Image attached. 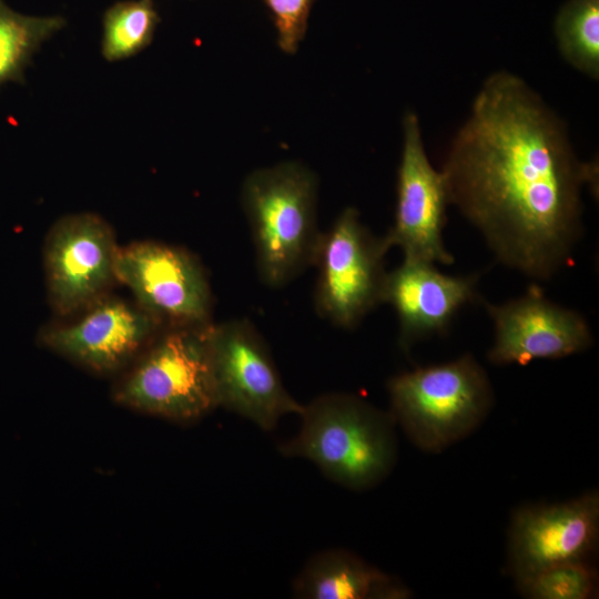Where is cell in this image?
<instances>
[{
    "mask_svg": "<svg viewBox=\"0 0 599 599\" xmlns=\"http://www.w3.org/2000/svg\"><path fill=\"white\" fill-rule=\"evenodd\" d=\"M440 171L449 204L500 263L547 281L571 262L595 164L579 161L565 122L521 78L485 80Z\"/></svg>",
    "mask_w": 599,
    "mask_h": 599,
    "instance_id": "obj_1",
    "label": "cell"
},
{
    "mask_svg": "<svg viewBox=\"0 0 599 599\" xmlns=\"http://www.w3.org/2000/svg\"><path fill=\"white\" fill-rule=\"evenodd\" d=\"M298 433L281 453L314 463L331 480L353 490L372 488L392 471L397 458L395 420L365 399L324 394L304 405Z\"/></svg>",
    "mask_w": 599,
    "mask_h": 599,
    "instance_id": "obj_2",
    "label": "cell"
},
{
    "mask_svg": "<svg viewBox=\"0 0 599 599\" xmlns=\"http://www.w3.org/2000/svg\"><path fill=\"white\" fill-rule=\"evenodd\" d=\"M317 186L316 175L296 162L246 176L242 204L265 285L284 286L314 265L323 235L316 217Z\"/></svg>",
    "mask_w": 599,
    "mask_h": 599,
    "instance_id": "obj_3",
    "label": "cell"
},
{
    "mask_svg": "<svg viewBox=\"0 0 599 599\" xmlns=\"http://www.w3.org/2000/svg\"><path fill=\"white\" fill-rule=\"evenodd\" d=\"M390 415L420 449L439 453L487 417L494 392L471 354L417 367L387 382Z\"/></svg>",
    "mask_w": 599,
    "mask_h": 599,
    "instance_id": "obj_4",
    "label": "cell"
},
{
    "mask_svg": "<svg viewBox=\"0 0 599 599\" xmlns=\"http://www.w3.org/2000/svg\"><path fill=\"white\" fill-rule=\"evenodd\" d=\"M210 324L164 327L128 367L113 399L177 423L197 420L216 408Z\"/></svg>",
    "mask_w": 599,
    "mask_h": 599,
    "instance_id": "obj_5",
    "label": "cell"
},
{
    "mask_svg": "<svg viewBox=\"0 0 599 599\" xmlns=\"http://www.w3.org/2000/svg\"><path fill=\"white\" fill-rule=\"evenodd\" d=\"M389 248L361 222L355 207H346L323 233L314 265L317 312L336 326L353 328L383 303Z\"/></svg>",
    "mask_w": 599,
    "mask_h": 599,
    "instance_id": "obj_6",
    "label": "cell"
},
{
    "mask_svg": "<svg viewBox=\"0 0 599 599\" xmlns=\"http://www.w3.org/2000/svg\"><path fill=\"white\" fill-rule=\"evenodd\" d=\"M209 345L217 407L273 429L281 417L300 414V404L284 387L271 353L254 325L230 319L209 325Z\"/></svg>",
    "mask_w": 599,
    "mask_h": 599,
    "instance_id": "obj_7",
    "label": "cell"
},
{
    "mask_svg": "<svg viewBox=\"0 0 599 599\" xmlns=\"http://www.w3.org/2000/svg\"><path fill=\"white\" fill-rule=\"evenodd\" d=\"M115 278L165 326L212 322L207 274L200 260L184 247L152 240L119 246Z\"/></svg>",
    "mask_w": 599,
    "mask_h": 599,
    "instance_id": "obj_8",
    "label": "cell"
},
{
    "mask_svg": "<svg viewBox=\"0 0 599 599\" xmlns=\"http://www.w3.org/2000/svg\"><path fill=\"white\" fill-rule=\"evenodd\" d=\"M119 246L112 226L93 212L67 214L51 225L42 260L48 302L57 316L75 315L110 293Z\"/></svg>",
    "mask_w": 599,
    "mask_h": 599,
    "instance_id": "obj_9",
    "label": "cell"
},
{
    "mask_svg": "<svg viewBox=\"0 0 599 599\" xmlns=\"http://www.w3.org/2000/svg\"><path fill=\"white\" fill-rule=\"evenodd\" d=\"M164 327L135 301L108 293L78 314L43 326L38 338L47 349L110 375L128 368Z\"/></svg>",
    "mask_w": 599,
    "mask_h": 599,
    "instance_id": "obj_10",
    "label": "cell"
},
{
    "mask_svg": "<svg viewBox=\"0 0 599 599\" xmlns=\"http://www.w3.org/2000/svg\"><path fill=\"white\" fill-rule=\"evenodd\" d=\"M403 138L395 217L384 242L388 248L399 247L404 258L450 265L455 258L443 238L449 204L446 181L426 154L419 120L412 111L403 118Z\"/></svg>",
    "mask_w": 599,
    "mask_h": 599,
    "instance_id": "obj_11",
    "label": "cell"
},
{
    "mask_svg": "<svg viewBox=\"0 0 599 599\" xmlns=\"http://www.w3.org/2000/svg\"><path fill=\"white\" fill-rule=\"evenodd\" d=\"M483 304L494 323L495 339L488 359L495 365L524 366L538 358H561L593 344L587 319L548 300L536 284L506 303Z\"/></svg>",
    "mask_w": 599,
    "mask_h": 599,
    "instance_id": "obj_12",
    "label": "cell"
},
{
    "mask_svg": "<svg viewBox=\"0 0 599 599\" xmlns=\"http://www.w3.org/2000/svg\"><path fill=\"white\" fill-rule=\"evenodd\" d=\"M598 532V491L561 504L522 507L511 519L509 569L519 581L557 564L587 561Z\"/></svg>",
    "mask_w": 599,
    "mask_h": 599,
    "instance_id": "obj_13",
    "label": "cell"
},
{
    "mask_svg": "<svg viewBox=\"0 0 599 599\" xmlns=\"http://www.w3.org/2000/svg\"><path fill=\"white\" fill-rule=\"evenodd\" d=\"M477 281L478 275H446L433 263L410 258L387 272L383 303L396 312L402 349L446 334L459 309L478 298Z\"/></svg>",
    "mask_w": 599,
    "mask_h": 599,
    "instance_id": "obj_14",
    "label": "cell"
},
{
    "mask_svg": "<svg viewBox=\"0 0 599 599\" xmlns=\"http://www.w3.org/2000/svg\"><path fill=\"white\" fill-rule=\"evenodd\" d=\"M303 599H405L409 590L355 554L331 549L312 557L293 583Z\"/></svg>",
    "mask_w": 599,
    "mask_h": 599,
    "instance_id": "obj_15",
    "label": "cell"
},
{
    "mask_svg": "<svg viewBox=\"0 0 599 599\" xmlns=\"http://www.w3.org/2000/svg\"><path fill=\"white\" fill-rule=\"evenodd\" d=\"M60 16L33 17L0 0V85L24 83V71L41 45L64 28Z\"/></svg>",
    "mask_w": 599,
    "mask_h": 599,
    "instance_id": "obj_16",
    "label": "cell"
},
{
    "mask_svg": "<svg viewBox=\"0 0 599 599\" xmlns=\"http://www.w3.org/2000/svg\"><path fill=\"white\" fill-rule=\"evenodd\" d=\"M160 21L154 0L114 2L102 18L103 58L116 62L136 55L152 43Z\"/></svg>",
    "mask_w": 599,
    "mask_h": 599,
    "instance_id": "obj_17",
    "label": "cell"
},
{
    "mask_svg": "<svg viewBox=\"0 0 599 599\" xmlns=\"http://www.w3.org/2000/svg\"><path fill=\"white\" fill-rule=\"evenodd\" d=\"M564 59L593 80L599 78V0H569L555 20Z\"/></svg>",
    "mask_w": 599,
    "mask_h": 599,
    "instance_id": "obj_18",
    "label": "cell"
},
{
    "mask_svg": "<svg viewBox=\"0 0 599 599\" xmlns=\"http://www.w3.org/2000/svg\"><path fill=\"white\" fill-rule=\"evenodd\" d=\"M517 586L532 599H588L597 588V573L587 561H568L541 569Z\"/></svg>",
    "mask_w": 599,
    "mask_h": 599,
    "instance_id": "obj_19",
    "label": "cell"
},
{
    "mask_svg": "<svg viewBox=\"0 0 599 599\" xmlns=\"http://www.w3.org/2000/svg\"><path fill=\"white\" fill-rule=\"evenodd\" d=\"M270 9L282 51L293 54L303 40L315 0H263Z\"/></svg>",
    "mask_w": 599,
    "mask_h": 599,
    "instance_id": "obj_20",
    "label": "cell"
}]
</instances>
